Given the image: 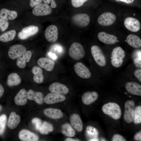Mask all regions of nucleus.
Here are the masks:
<instances>
[{
    "instance_id": "1",
    "label": "nucleus",
    "mask_w": 141,
    "mask_h": 141,
    "mask_svg": "<svg viewBox=\"0 0 141 141\" xmlns=\"http://www.w3.org/2000/svg\"><path fill=\"white\" fill-rule=\"evenodd\" d=\"M102 109L103 113L115 120L121 117V112L119 105L116 103L109 102L104 104Z\"/></svg>"
},
{
    "instance_id": "2",
    "label": "nucleus",
    "mask_w": 141,
    "mask_h": 141,
    "mask_svg": "<svg viewBox=\"0 0 141 141\" xmlns=\"http://www.w3.org/2000/svg\"><path fill=\"white\" fill-rule=\"evenodd\" d=\"M111 63L114 67L118 68L122 65L125 56V52L120 47L114 48L111 53Z\"/></svg>"
},
{
    "instance_id": "3",
    "label": "nucleus",
    "mask_w": 141,
    "mask_h": 141,
    "mask_svg": "<svg viewBox=\"0 0 141 141\" xmlns=\"http://www.w3.org/2000/svg\"><path fill=\"white\" fill-rule=\"evenodd\" d=\"M85 52L83 46L80 43L74 42L70 46L68 51L69 56L72 59L78 60L84 57Z\"/></svg>"
},
{
    "instance_id": "4",
    "label": "nucleus",
    "mask_w": 141,
    "mask_h": 141,
    "mask_svg": "<svg viewBox=\"0 0 141 141\" xmlns=\"http://www.w3.org/2000/svg\"><path fill=\"white\" fill-rule=\"evenodd\" d=\"M91 52L96 63L101 67L105 66L106 60L105 55L101 49L98 46L94 45L91 48Z\"/></svg>"
},
{
    "instance_id": "5",
    "label": "nucleus",
    "mask_w": 141,
    "mask_h": 141,
    "mask_svg": "<svg viewBox=\"0 0 141 141\" xmlns=\"http://www.w3.org/2000/svg\"><path fill=\"white\" fill-rule=\"evenodd\" d=\"M134 103L132 100L126 101L125 104L124 119L127 123H130L133 121Z\"/></svg>"
},
{
    "instance_id": "6",
    "label": "nucleus",
    "mask_w": 141,
    "mask_h": 141,
    "mask_svg": "<svg viewBox=\"0 0 141 141\" xmlns=\"http://www.w3.org/2000/svg\"><path fill=\"white\" fill-rule=\"evenodd\" d=\"M72 20L76 26L80 27H84L89 24L90 19L88 15L86 14H78L73 16Z\"/></svg>"
},
{
    "instance_id": "7",
    "label": "nucleus",
    "mask_w": 141,
    "mask_h": 141,
    "mask_svg": "<svg viewBox=\"0 0 141 141\" xmlns=\"http://www.w3.org/2000/svg\"><path fill=\"white\" fill-rule=\"evenodd\" d=\"M116 19L115 15L113 13L106 12L101 15L98 17L97 21L100 25L108 26L113 24Z\"/></svg>"
},
{
    "instance_id": "8",
    "label": "nucleus",
    "mask_w": 141,
    "mask_h": 141,
    "mask_svg": "<svg viewBox=\"0 0 141 141\" xmlns=\"http://www.w3.org/2000/svg\"><path fill=\"white\" fill-rule=\"evenodd\" d=\"M74 71L78 76L84 79H88L91 76V73L89 69L83 64L78 62L74 66Z\"/></svg>"
},
{
    "instance_id": "9",
    "label": "nucleus",
    "mask_w": 141,
    "mask_h": 141,
    "mask_svg": "<svg viewBox=\"0 0 141 141\" xmlns=\"http://www.w3.org/2000/svg\"><path fill=\"white\" fill-rule=\"evenodd\" d=\"M26 51V49L23 45H14L10 47L8 51V56L11 59L14 60L19 57Z\"/></svg>"
},
{
    "instance_id": "10",
    "label": "nucleus",
    "mask_w": 141,
    "mask_h": 141,
    "mask_svg": "<svg viewBox=\"0 0 141 141\" xmlns=\"http://www.w3.org/2000/svg\"><path fill=\"white\" fill-rule=\"evenodd\" d=\"M45 36L48 42L51 43L56 42L58 36V29L56 26L52 25L48 27L45 30Z\"/></svg>"
},
{
    "instance_id": "11",
    "label": "nucleus",
    "mask_w": 141,
    "mask_h": 141,
    "mask_svg": "<svg viewBox=\"0 0 141 141\" xmlns=\"http://www.w3.org/2000/svg\"><path fill=\"white\" fill-rule=\"evenodd\" d=\"M124 25L127 29L132 32H137L140 28L139 21L137 19L132 17L126 18L124 21Z\"/></svg>"
},
{
    "instance_id": "12",
    "label": "nucleus",
    "mask_w": 141,
    "mask_h": 141,
    "mask_svg": "<svg viewBox=\"0 0 141 141\" xmlns=\"http://www.w3.org/2000/svg\"><path fill=\"white\" fill-rule=\"evenodd\" d=\"M52 11L51 8L45 3H40L36 6L32 11L33 14L36 16H43L50 14Z\"/></svg>"
},
{
    "instance_id": "13",
    "label": "nucleus",
    "mask_w": 141,
    "mask_h": 141,
    "mask_svg": "<svg viewBox=\"0 0 141 141\" xmlns=\"http://www.w3.org/2000/svg\"><path fill=\"white\" fill-rule=\"evenodd\" d=\"M49 89L51 92L63 95L67 94L69 92V89L66 86L57 82L51 84Z\"/></svg>"
},
{
    "instance_id": "14",
    "label": "nucleus",
    "mask_w": 141,
    "mask_h": 141,
    "mask_svg": "<svg viewBox=\"0 0 141 141\" xmlns=\"http://www.w3.org/2000/svg\"><path fill=\"white\" fill-rule=\"evenodd\" d=\"M39 30L38 27L31 25L23 28L18 34L19 38L22 40L26 39L36 34Z\"/></svg>"
},
{
    "instance_id": "15",
    "label": "nucleus",
    "mask_w": 141,
    "mask_h": 141,
    "mask_svg": "<svg viewBox=\"0 0 141 141\" xmlns=\"http://www.w3.org/2000/svg\"><path fill=\"white\" fill-rule=\"evenodd\" d=\"M66 99V97L63 95L51 92L45 97L44 101L46 104H52L63 102Z\"/></svg>"
},
{
    "instance_id": "16",
    "label": "nucleus",
    "mask_w": 141,
    "mask_h": 141,
    "mask_svg": "<svg viewBox=\"0 0 141 141\" xmlns=\"http://www.w3.org/2000/svg\"><path fill=\"white\" fill-rule=\"evenodd\" d=\"M98 38L100 42L107 44H114L118 41L117 38L115 36L108 34L104 32H101L99 33Z\"/></svg>"
},
{
    "instance_id": "17",
    "label": "nucleus",
    "mask_w": 141,
    "mask_h": 141,
    "mask_svg": "<svg viewBox=\"0 0 141 141\" xmlns=\"http://www.w3.org/2000/svg\"><path fill=\"white\" fill-rule=\"evenodd\" d=\"M98 94L95 91H88L84 93L81 97L83 103L85 105H89L95 101L98 97Z\"/></svg>"
},
{
    "instance_id": "18",
    "label": "nucleus",
    "mask_w": 141,
    "mask_h": 141,
    "mask_svg": "<svg viewBox=\"0 0 141 141\" xmlns=\"http://www.w3.org/2000/svg\"><path fill=\"white\" fill-rule=\"evenodd\" d=\"M32 55L31 51H26L23 54L17 58L16 64L20 68H24L26 66V63L30 60Z\"/></svg>"
},
{
    "instance_id": "19",
    "label": "nucleus",
    "mask_w": 141,
    "mask_h": 141,
    "mask_svg": "<svg viewBox=\"0 0 141 141\" xmlns=\"http://www.w3.org/2000/svg\"><path fill=\"white\" fill-rule=\"evenodd\" d=\"M37 63L40 67L48 71H52L55 64L53 60L46 57L39 58L37 61Z\"/></svg>"
},
{
    "instance_id": "20",
    "label": "nucleus",
    "mask_w": 141,
    "mask_h": 141,
    "mask_svg": "<svg viewBox=\"0 0 141 141\" xmlns=\"http://www.w3.org/2000/svg\"><path fill=\"white\" fill-rule=\"evenodd\" d=\"M19 139L23 141H36L38 139L37 135L26 130H21L19 132Z\"/></svg>"
},
{
    "instance_id": "21",
    "label": "nucleus",
    "mask_w": 141,
    "mask_h": 141,
    "mask_svg": "<svg viewBox=\"0 0 141 141\" xmlns=\"http://www.w3.org/2000/svg\"><path fill=\"white\" fill-rule=\"evenodd\" d=\"M44 114L46 116L54 119H58L62 118L63 114L60 110L52 108L45 109L43 111Z\"/></svg>"
},
{
    "instance_id": "22",
    "label": "nucleus",
    "mask_w": 141,
    "mask_h": 141,
    "mask_svg": "<svg viewBox=\"0 0 141 141\" xmlns=\"http://www.w3.org/2000/svg\"><path fill=\"white\" fill-rule=\"evenodd\" d=\"M70 122L73 128L76 131L80 132L83 129V124L79 115L77 113L71 115L70 117Z\"/></svg>"
},
{
    "instance_id": "23",
    "label": "nucleus",
    "mask_w": 141,
    "mask_h": 141,
    "mask_svg": "<svg viewBox=\"0 0 141 141\" xmlns=\"http://www.w3.org/2000/svg\"><path fill=\"white\" fill-rule=\"evenodd\" d=\"M125 87L129 93L135 95L141 96V86L138 84L133 82H128L126 84Z\"/></svg>"
},
{
    "instance_id": "24",
    "label": "nucleus",
    "mask_w": 141,
    "mask_h": 141,
    "mask_svg": "<svg viewBox=\"0 0 141 141\" xmlns=\"http://www.w3.org/2000/svg\"><path fill=\"white\" fill-rule=\"evenodd\" d=\"M27 92L24 89H22L19 91L14 98V101L16 104L19 105L26 104L28 99Z\"/></svg>"
},
{
    "instance_id": "25",
    "label": "nucleus",
    "mask_w": 141,
    "mask_h": 141,
    "mask_svg": "<svg viewBox=\"0 0 141 141\" xmlns=\"http://www.w3.org/2000/svg\"><path fill=\"white\" fill-rule=\"evenodd\" d=\"M28 99L34 101L39 104H42L43 103L44 97L43 93L39 92H35L29 90L27 92Z\"/></svg>"
},
{
    "instance_id": "26",
    "label": "nucleus",
    "mask_w": 141,
    "mask_h": 141,
    "mask_svg": "<svg viewBox=\"0 0 141 141\" xmlns=\"http://www.w3.org/2000/svg\"><path fill=\"white\" fill-rule=\"evenodd\" d=\"M20 117L14 112L10 114L7 122L8 127L10 129L15 128L20 122Z\"/></svg>"
},
{
    "instance_id": "27",
    "label": "nucleus",
    "mask_w": 141,
    "mask_h": 141,
    "mask_svg": "<svg viewBox=\"0 0 141 141\" xmlns=\"http://www.w3.org/2000/svg\"><path fill=\"white\" fill-rule=\"evenodd\" d=\"M126 41L130 45L134 48H139L141 47V39L136 35H128L127 37Z\"/></svg>"
},
{
    "instance_id": "28",
    "label": "nucleus",
    "mask_w": 141,
    "mask_h": 141,
    "mask_svg": "<svg viewBox=\"0 0 141 141\" xmlns=\"http://www.w3.org/2000/svg\"><path fill=\"white\" fill-rule=\"evenodd\" d=\"M32 72L34 74L33 78L34 81L37 83H42L44 79L42 69L39 66H34L32 68Z\"/></svg>"
},
{
    "instance_id": "29",
    "label": "nucleus",
    "mask_w": 141,
    "mask_h": 141,
    "mask_svg": "<svg viewBox=\"0 0 141 141\" xmlns=\"http://www.w3.org/2000/svg\"><path fill=\"white\" fill-rule=\"evenodd\" d=\"M17 15L15 11L10 10L5 8L0 10V18L7 20L14 19L17 17Z\"/></svg>"
},
{
    "instance_id": "30",
    "label": "nucleus",
    "mask_w": 141,
    "mask_h": 141,
    "mask_svg": "<svg viewBox=\"0 0 141 141\" xmlns=\"http://www.w3.org/2000/svg\"><path fill=\"white\" fill-rule=\"evenodd\" d=\"M21 82L20 77L16 73H11L8 77L7 84L9 86L18 85L20 84Z\"/></svg>"
},
{
    "instance_id": "31",
    "label": "nucleus",
    "mask_w": 141,
    "mask_h": 141,
    "mask_svg": "<svg viewBox=\"0 0 141 141\" xmlns=\"http://www.w3.org/2000/svg\"><path fill=\"white\" fill-rule=\"evenodd\" d=\"M15 30H12L4 33L0 36V41L7 42L13 40L16 35Z\"/></svg>"
},
{
    "instance_id": "32",
    "label": "nucleus",
    "mask_w": 141,
    "mask_h": 141,
    "mask_svg": "<svg viewBox=\"0 0 141 141\" xmlns=\"http://www.w3.org/2000/svg\"><path fill=\"white\" fill-rule=\"evenodd\" d=\"M61 131L64 135L69 137H73L75 134V130L68 123L64 124L62 126Z\"/></svg>"
},
{
    "instance_id": "33",
    "label": "nucleus",
    "mask_w": 141,
    "mask_h": 141,
    "mask_svg": "<svg viewBox=\"0 0 141 141\" xmlns=\"http://www.w3.org/2000/svg\"><path fill=\"white\" fill-rule=\"evenodd\" d=\"M53 129V127L51 124L44 122L42 124L39 130L42 134H47L49 132L52 131Z\"/></svg>"
},
{
    "instance_id": "34",
    "label": "nucleus",
    "mask_w": 141,
    "mask_h": 141,
    "mask_svg": "<svg viewBox=\"0 0 141 141\" xmlns=\"http://www.w3.org/2000/svg\"><path fill=\"white\" fill-rule=\"evenodd\" d=\"M136 124L141 122V106H137L134 109L133 121Z\"/></svg>"
},
{
    "instance_id": "35",
    "label": "nucleus",
    "mask_w": 141,
    "mask_h": 141,
    "mask_svg": "<svg viewBox=\"0 0 141 141\" xmlns=\"http://www.w3.org/2000/svg\"><path fill=\"white\" fill-rule=\"evenodd\" d=\"M7 122V117L5 114H3L0 116V135L4 133Z\"/></svg>"
},
{
    "instance_id": "36",
    "label": "nucleus",
    "mask_w": 141,
    "mask_h": 141,
    "mask_svg": "<svg viewBox=\"0 0 141 141\" xmlns=\"http://www.w3.org/2000/svg\"><path fill=\"white\" fill-rule=\"evenodd\" d=\"M133 57L134 58L133 60L134 64L137 68H141V52H137L133 54Z\"/></svg>"
},
{
    "instance_id": "37",
    "label": "nucleus",
    "mask_w": 141,
    "mask_h": 141,
    "mask_svg": "<svg viewBox=\"0 0 141 141\" xmlns=\"http://www.w3.org/2000/svg\"><path fill=\"white\" fill-rule=\"evenodd\" d=\"M9 25L7 20L0 18V29L2 32L5 31L8 28Z\"/></svg>"
},
{
    "instance_id": "38",
    "label": "nucleus",
    "mask_w": 141,
    "mask_h": 141,
    "mask_svg": "<svg viewBox=\"0 0 141 141\" xmlns=\"http://www.w3.org/2000/svg\"><path fill=\"white\" fill-rule=\"evenodd\" d=\"M88 0H71L72 5L75 8L80 7Z\"/></svg>"
},
{
    "instance_id": "39",
    "label": "nucleus",
    "mask_w": 141,
    "mask_h": 141,
    "mask_svg": "<svg viewBox=\"0 0 141 141\" xmlns=\"http://www.w3.org/2000/svg\"><path fill=\"white\" fill-rule=\"evenodd\" d=\"M32 123L35 125L36 130H39L42 124L41 120L38 118H35L32 119Z\"/></svg>"
},
{
    "instance_id": "40",
    "label": "nucleus",
    "mask_w": 141,
    "mask_h": 141,
    "mask_svg": "<svg viewBox=\"0 0 141 141\" xmlns=\"http://www.w3.org/2000/svg\"><path fill=\"white\" fill-rule=\"evenodd\" d=\"M112 140L113 141H125L126 140L121 135L116 134L113 136L112 138Z\"/></svg>"
},
{
    "instance_id": "41",
    "label": "nucleus",
    "mask_w": 141,
    "mask_h": 141,
    "mask_svg": "<svg viewBox=\"0 0 141 141\" xmlns=\"http://www.w3.org/2000/svg\"><path fill=\"white\" fill-rule=\"evenodd\" d=\"M43 2L45 4L48 5L51 3V7L55 8L57 7V4L54 0H43Z\"/></svg>"
},
{
    "instance_id": "42",
    "label": "nucleus",
    "mask_w": 141,
    "mask_h": 141,
    "mask_svg": "<svg viewBox=\"0 0 141 141\" xmlns=\"http://www.w3.org/2000/svg\"><path fill=\"white\" fill-rule=\"evenodd\" d=\"M30 4L31 7H34L41 3L42 0H30Z\"/></svg>"
},
{
    "instance_id": "43",
    "label": "nucleus",
    "mask_w": 141,
    "mask_h": 141,
    "mask_svg": "<svg viewBox=\"0 0 141 141\" xmlns=\"http://www.w3.org/2000/svg\"><path fill=\"white\" fill-rule=\"evenodd\" d=\"M134 74L136 77L137 78L140 82H141V70L140 69L136 70L134 72Z\"/></svg>"
},
{
    "instance_id": "44",
    "label": "nucleus",
    "mask_w": 141,
    "mask_h": 141,
    "mask_svg": "<svg viewBox=\"0 0 141 141\" xmlns=\"http://www.w3.org/2000/svg\"><path fill=\"white\" fill-rule=\"evenodd\" d=\"M134 139L137 141L141 140V131L136 133L134 137Z\"/></svg>"
},
{
    "instance_id": "45",
    "label": "nucleus",
    "mask_w": 141,
    "mask_h": 141,
    "mask_svg": "<svg viewBox=\"0 0 141 141\" xmlns=\"http://www.w3.org/2000/svg\"><path fill=\"white\" fill-rule=\"evenodd\" d=\"M4 92V88L1 84H0V98L3 95Z\"/></svg>"
},
{
    "instance_id": "46",
    "label": "nucleus",
    "mask_w": 141,
    "mask_h": 141,
    "mask_svg": "<svg viewBox=\"0 0 141 141\" xmlns=\"http://www.w3.org/2000/svg\"><path fill=\"white\" fill-rule=\"evenodd\" d=\"M65 141H80L78 139H74L72 138H70L69 137H68L67 138H66L65 139Z\"/></svg>"
},
{
    "instance_id": "47",
    "label": "nucleus",
    "mask_w": 141,
    "mask_h": 141,
    "mask_svg": "<svg viewBox=\"0 0 141 141\" xmlns=\"http://www.w3.org/2000/svg\"><path fill=\"white\" fill-rule=\"evenodd\" d=\"M117 1L124 2L127 3H130L133 2L134 0H116Z\"/></svg>"
},
{
    "instance_id": "48",
    "label": "nucleus",
    "mask_w": 141,
    "mask_h": 141,
    "mask_svg": "<svg viewBox=\"0 0 141 141\" xmlns=\"http://www.w3.org/2000/svg\"><path fill=\"white\" fill-rule=\"evenodd\" d=\"M49 55L53 59H55L56 58L55 55L54 54H52L51 53H49Z\"/></svg>"
},
{
    "instance_id": "49",
    "label": "nucleus",
    "mask_w": 141,
    "mask_h": 141,
    "mask_svg": "<svg viewBox=\"0 0 141 141\" xmlns=\"http://www.w3.org/2000/svg\"><path fill=\"white\" fill-rule=\"evenodd\" d=\"M1 105H0V110H1Z\"/></svg>"
}]
</instances>
